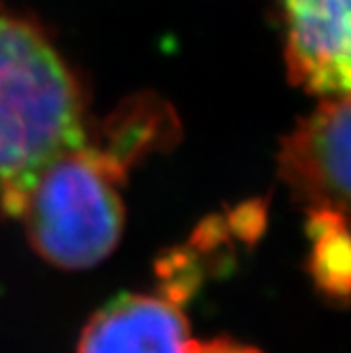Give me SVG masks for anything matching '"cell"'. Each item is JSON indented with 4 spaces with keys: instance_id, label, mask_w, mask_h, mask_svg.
Wrapping results in <instances>:
<instances>
[{
    "instance_id": "4",
    "label": "cell",
    "mask_w": 351,
    "mask_h": 353,
    "mask_svg": "<svg viewBox=\"0 0 351 353\" xmlns=\"http://www.w3.org/2000/svg\"><path fill=\"white\" fill-rule=\"evenodd\" d=\"M290 81L317 98L351 93V0H279Z\"/></svg>"
},
{
    "instance_id": "5",
    "label": "cell",
    "mask_w": 351,
    "mask_h": 353,
    "mask_svg": "<svg viewBox=\"0 0 351 353\" xmlns=\"http://www.w3.org/2000/svg\"><path fill=\"white\" fill-rule=\"evenodd\" d=\"M190 341L178 303L123 292L93 313L81 332L79 353H186Z\"/></svg>"
},
{
    "instance_id": "7",
    "label": "cell",
    "mask_w": 351,
    "mask_h": 353,
    "mask_svg": "<svg viewBox=\"0 0 351 353\" xmlns=\"http://www.w3.org/2000/svg\"><path fill=\"white\" fill-rule=\"evenodd\" d=\"M186 353H261V351L237 341L214 339V341H190Z\"/></svg>"
},
{
    "instance_id": "3",
    "label": "cell",
    "mask_w": 351,
    "mask_h": 353,
    "mask_svg": "<svg viewBox=\"0 0 351 353\" xmlns=\"http://www.w3.org/2000/svg\"><path fill=\"white\" fill-rule=\"evenodd\" d=\"M279 176L309 212L351 227V93L326 98L279 146Z\"/></svg>"
},
{
    "instance_id": "2",
    "label": "cell",
    "mask_w": 351,
    "mask_h": 353,
    "mask_svg": "<svg viewBox=\"0 0 351 353\" xmlns=\"http://www.w3.org/2000/svg\"><path fill=\"white\" fill-rule=\"evenodd\" d=\"M89 127L85 91L45 32L0 7V212L17 218L30 186Z\"/></svg>"
},
{
    "instance_id": "6",
    "label": "cell",
    "mask_w": 351,
    "mask_h": 353,
    "mask_svg": "<svg viewBox=\"0 0 351 353\" xmlns=\"http://www.w3.org/2000/svg\"><path fill=\"white\" fill-rule=\"evenodd\" d=\"M313 273L328 292H351V227L326 212H309Z\"/></svg>"
},
{
    "instance_id": "1",
    "label": "cell",
    "mask_w": 351,
    "mask_h": 353,
    "mask_svg": "<svg viewBox=\"0 0 351 353\" xmlns=\"http://www.w3.org/2000/svg\"><path fill=\"white\" fill-rule=\"evenodd\" d=\"M176 138L172 110L148 95L123 104L57 154L30 186L17 218L30 243L55 267L79 271L117 248L125 210L121 186L144 154Z\"/></svg>"
}]
</instances>
